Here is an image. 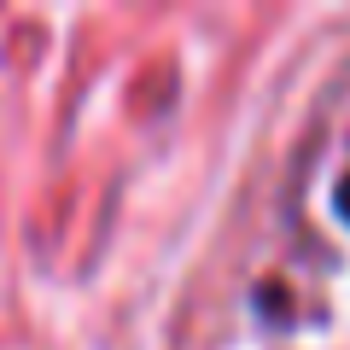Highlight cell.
Returning <instances> with one entry per match:
<instances>
[{"label":"cell","instance_id":"obj_1","mask_svg":"<svg viewBox=\"0 0 350 350\" xmlns=\"http://www.w3.org/2000/svg\"><path fill=\"white\" fill-rule=\"evenodd\" d=\"M333 204H338V216H345V222H350V175H345V181H338V193H333Z\"/></svg>","mask_w":350,"mask_h":350}]
</instances>
